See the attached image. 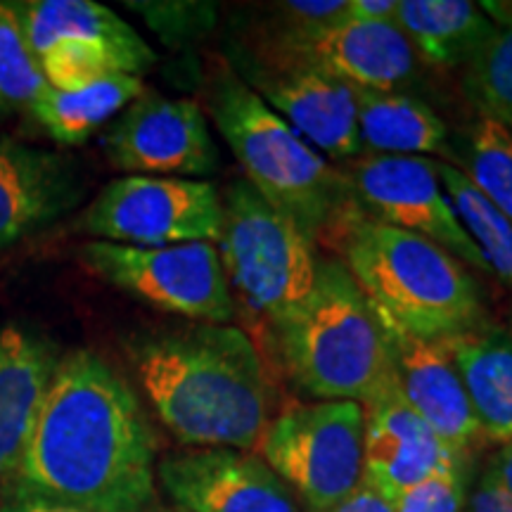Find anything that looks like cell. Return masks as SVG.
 Returning a JSON list of instances; mask_svg holds the SVG:
<instances>
[{
    "label": "cell",
    "instance_id": "1",
    "mask_svg": "<svg viewBox=\"0 0 512 512\" xmlns=\"http://www.w3.org/2000/svg\"><path fill=\"white\" fill-rule=\"evenodd\" d=\"M155 482V434L128 382L95 351L60 356L10 486L88 512H147Z\"/></svg>",
    "mask_w": 512,
    "mask_h": 512
},
{
    "label": "cell",
    "instance_id": "2",
    "mask_svg": "<svg viewBox=\"0 0 512 512\" xmlns=\"http://www.w3.org/2000/svg\"><path fill=\"white\" fill-rule=\"evenodd\" d=\"M126 358L157 418L183 444L252 451L273 420L264 361L235 325L136 332Z\"/></svg>",
    "mask_w": 512,
    "mask_h": 512
},
{
    "label": "cell",
    "instance_id": "3",
    "mask_svg": "<svg viewBox=\"0 0 512 512\" xmlns=\"http://www.w3.org/2000/svg\"><path fill=\"white\" fill-rule=\"evenodd\" d=\"M209 114L249 185L311 242L339 238L358 214L349 176L335 169L238 74L211 83Z\"/></svg>",
    "mask_w": 512,
    "mask_h": 512
},
{
    "label": "cell",
    "instance_id": "4",
    "mask_svg": "<svg viewBox=\"0 0 512 512\" xmlns=\"http://www.w3.org/2000/svg\"><path fill=\"white\" fill-rule=\"evenodd\" d=\"M344 266L377 316L425 339H446L484 323L475 275L432 240L361 211L339 233Z\"/></svg>",
    "mask_w": 512,
    "mask_h": 512
},
{
    "label": "cell",
    "instance_id": "5",
    "mask_svg": "<svg viewBox=\"0 0 512 512\" xmlns=\"http://www.w3.org/2000/svg\"><path fill=\"white\" fill-rule=\"evenodd\" d=\"M275 337L287 373L309 399L368 406L394 380L380 318L344 261H318L309 299Z\"/></svg>",
    "mask_w": 512,
    "mask_h": 512
},
{
    "label": "cell",
    "instance_id": "6",
    "mask_svg": "<svg viewBox=\"0 0 512 512\" xmlns=\"http://www.w3.org/2000/svg\"><path fill=\"white\" fill-rule=\"evenodd\" d=\"M221 200L223 230L216 247L230 290L280 332L297 318L316 283L313 242L247 178L230 183Z\"/></svg>",
    "mask_w": 512,
    "mask_h": 512
},
{
    "label": "cell",
    "instance_id": "7",
    "mask_svg": "<svg viewBox=\"0 0 512 512\" xmlns=\"http://www.w3.org/2000/svg\"><path fill=\"white\" fill-rule=\"evenodd\" d=\"M366 408L356 401H316L273 415L256 456L309 512H328L366 479Z\"/></svg>",
    "mask_w": 512,
    "mask_h": 512
},
{
    "label": "cell",
    "instance_id": "8",
    "mask_svg": "<svg viewBox=\"0 0 512 512\" xmlns=\"http://www.w3.org/2000/svg\"><path fill=\"white\" fill-rule=\"evenodd\" d=\"M50 88L74 91L110 76H143L157 55L117 12L93 0L15 3Z\"/></svg>",
    "mask_w": 512,
    "mask_h": 512
},
{
    "label": "cell",
    "instance_id": "9",
    "mask_svg": "<svg viewBox=\"0 0 512 512\" xmlns=\"http://www.w3.org/2000/svg\"><path fill=\"white\" fill-rule=\"evenodd\" d=\"M79 259L95 278L190 323L230 325L238 316L216 242L128 247L88 240Z\"/></svg>",
    "mask_w": 512,
    "mask_h": 512
},
{
    "label": "cell",
    "instance_id": "10",
    "mask_svg": "<svg viewBox=\"0 0 512 512\" xmlns=\"http://www.w3.org/2000/svg\"><path fill=\"white\" fill-rule=\"evenodd\" d=\"M76 230L128 247L219 242L223 200L209 181L121 176L98 192L76 221Z\"/></svg>",
    "mask_w": 512,
    "mask_h": 512
},
{
    "label": "cell",
    "instance_id": "11",
    "mask_svg": "<svg viewBox=\"0 0 512 512\" xmlns=\"http://www.w3.org/2000/svg\"><path fill=\"white\" fill-rule=\"evenodd\" d=\"M105 155L126 176L200 178L221 155L207 114L195 100L145 91L107 128Z\"/></svg>",
    "mask_w": 512,
    "mask_h": 512
},
{
    "label": "cell",
    "instance_id": "12",
    "mask_svg": "<svg viewBox=\"0 0 512 512\" xmlns=\"http://www.w3.org/2000/svg\"><path fill=\"white\" fill-rule=\"evenodd\" d=\"M349 183L358 207L368 209L370 219L432 240L460 264L491 273L448 200L437 162L427 157L370 155L354 164Z\"/></svg>",
    "mask_w": 512,
    "mask_h": 512
},
{
    "label": "cell",
    "instance_id": "13",
    "mask_svg": "<svg viewBox=\"0 0 512 512\" xmlns=\"http://www.w3.org/2000/svg\"><path fill=\"white\" fill-rule=\"evenodd\" d=\"M256 50L328 74L354 91L394 93L418 72V55L396 24L356 19L328 29H285L275 24Z\"/></svg>",
    "mask_w": 512,
    "mask_h": 512
},
{
    "label": "cell",
    "instance_id": "14",
    "mask_svg": "<svg viewBox=\"0 0 512 512\" xmlns=\"http://www.w3.org/2000/svg\"><path fill=\"white\" fill-rule=\"evenodd\" d=\"M238 64L240 79L320 155L332 159L361 155L354 88L256 48L247 50Z\"/></svg>",
    "mask_w": 512,
    "mask_h": 512
},
{
    "label": "cell",
    "instance_id": "15",
    "mask_svg": "<svg viewBox=\"0 0 512 512\" xmlns=\"http://www.w3.org/2000/svg\"><path fill=\"white\" fill-rule=\"evenodd\" d=\"M157 477L185 512H299L290 486L252 451L192 448L166 456Z\"/></svg>",
    "mask_w": 512,
    "mask_h": 512
},
{
    "label": "cell",
    "instance_id": "16",
    "mask_svg": "<svg viewBox=\"0 0 512 512\" xmlns=\"http://www.w3.org/2000/svg\"><path fill=\"white\" fill-rule=\"evenodd\" d=\"M377 318L403 399L451 451L467 456L482 432L446 342L411 335L387 318Z\"/></svg>",
    "mask_w": 512,
    "mask_h": 512
},
{
    "label": "cell",
    "instance_id": "17",
    "mask_svg": "<svg viewBox=\"0 0 512 512\" xmlns=\"http://www.w3.org/2000/svg\"><path fill=\"white\" fill-rule=\"evenodd\" d=\"M363 408H366V441H363L366 482L392 501L415 484L425 482L427 477L467 458L451 451L408 406L396 380L389 382V387Z\"/></svg>",
    "mask_w": 512,
    "mask_h": 512
},
{
    "label": "cell",
    "instance_id": "18",
    "mask_svg": "<svg viewBox=\"0 0 512 512\" xmlns=\"http://www.w3.org/2000/svg\"><path fill=\"white\" fill-rule=\"evenodd\" d=\"M83 197L72 159L0 138V249L41 233Z\"/></svg>",
    "mask_w": 512,
    "mask_h": 512
},
{
    "label": "cell",
    "instance_id": "19",
    "mask_svg": "<svg viewBox=\"0 0 512 512\" xmlns=\"http://www.w3.org/2000/svg\"><path fill=\"white\" fill-rule=\"evenodd\" d=\"M60 354L41 335L0 328V477L15 479Z\"/></svg>",
    "mask_w": 512,
    "mask_h": 512
},
{
    "label": "cell",
    "instance_id": "20",
    "mask_svg": "<svg viewBox=\"0 0 512 512\" xmlns=\"http://www.w3.org/2000/svg\"><path fill=\"white\" fill-rule=\"evenodd\" d=\"M465 384L467 399L484 439L512 441V332L477 325L444 339Z\"/></svg>",
    "mask_w": 512,
    "mask_h": 512
},
{
    "label": "cell",
    "instance_id": "21",
    "mask_svg": "<svg viewBox=\"0 0 512 512\" xmlns=\"http://www.w3.org/2000/svg\"><path fill=\"white\" fill-rule=\"evenodd\" d=\"M396 27L434 67H465L496 34L484 5L470 0H399Z\"/></svg>",
    "mask_w": 512,
    "mask_h": 512
},
{
    "label": "cell",
    "instance_id": "22",
    "mask_svg": "<svg viewBox=\"0 0 512 512\" xmlns=\"http://www.w3.org/2000/svg\"><path fill=\"white\" fill-rule=\"evenodd\" d=\"M361 150L375 157H451L448 128L430 105L408 93L354 91Z\"/></svg>",
    "mask_w": 512,
    "mask_h": 512
},
{
    "label": "cell",
    "instance_id": "23",
    "mask_svg": "<svg viewBox=\"0 0 512 512\" xmlns=\"http://www.w3.org/2000/svg\"><path fill=\"white\" fill-rule=\"evenodd\" d=\"M145 93L138 76H110L74 91L46 88L31 105L36 124L60 145H81Z\"/></svg>",
    "mask_w": 512,
    "mask_h": 512
},
{
    "label": "cell",
    "instance_id": "24",
    "mask_svg": "<svg viewBox=\"0 0 512 512\" xmlns=\"http://www.w3.org/2000/svg\"><path fill=\"white\" fill-rule=\"evenodd\" d=\"M496 34L465 64L463 93L479 117L512 131V3H484Z\"/></svg>",
    "mask_w": 512,
    "mask_h": 512
},
{
    "label": "cell",
    "instance_id": "25",
    "mask_svg": "<svg viewBox=\"0 0 512 512\" xmlns=\"http://www.w3.org/2000/svg\"><path fill=\"white\" fill-rule=\"evenodd\" d=\"M437 171L448 200L489 264V271L512 287V221L505 219L456 166L437 162Z\"/></svg>",
    "mask_w": 512,
    "mask_h": 512
},
{
    "label": "cell",
    "instance_id": "26",
    "mask_svg": "<svg viewBox=\"0 0 512 512\" xmlns=\"http://www.w3.org/2000/svg\"><path fill=\"white\" fill-rule=\"evenodd\" d=\"M453 164L505 219L512 221V131L477 117Z\"/></svg>",
    "mask_w": 512,
    "mask_h": 512
},
{
    "label": "cell",
    "instance_id": "27",
    "mask_svg": "<svg viewBox=\"0 0 512 512\" xmlns=\"http://www.w3.org/2000/svg\"><path fill=\"white\" fill-rule=\"evenodd\" d=\"M48 88L31 50L15 3H0V102L10 112H29Z\"/></svg>",
    "mask_w": 512,
    "mask_h": 512
},
{
    "label": "cell",
    "instance_id": "28",
    "mask_svg": "<svg viewBox=\"0 0 512 512\" xmlns=\"http://www.w3.org/2000/svg\"><path fill=\"white\" fill-rule=\"evenodd\" d=\"M467 458L446 467L394 501V512H465L467 505Z\"/></svg>",
    "mask_w": 512,
    "mask_h": 512
},
{
    "label": "cell",
    "instance_id": "29",
    "mask_svg": "<svg viewBox=\"0 0 512 512\" xmlns=\"http://www.w3.org/2000/svg\"><path fill=\"white\" fill-rule=\"evenodd\" d=\"M140 12L166 43L200 38L214 27L216 8L211 3H128Z\"/></svg>",
    "mask_w": 512,
    "mask_h": 512
},
{
    "label": "cell",
    "instance_id": "30",
    "mask_svg": "<svg viewBox=\"0 0 512 512\" xmlns=\"http://www.w3.org/2000/svg\"><path fill=\"white\" fill-rule=\"evenodd\" d=\"M273 10L285 29H328L351 19L349 0H287Z\"/></svg>",
    "mask_w": 512,
    "mask_h": 512
},
{
    "label": "cell",
    "instance_id": "31",
    "mask_svg": "<svg viewBox=\"0 0 512 512\" xmlns=\"http://www.w3.org/2000/svg\"><path fill=\"white\" fill-rule=\"evenodd\" d=\"M467 512H512V496L503 489L494 472L486 467L479 482L467 496Z\"/></svg>",
    "mask_w": 512,
    "mask_h": 512
},
{
    "label": "cell",
    "instance_id": "32",
    "mask_svg": "<svg viewBox=\"0 0 512 512\" xmlns=\"http://www.w3.org/2000/svg\"><path fill=\"white\" fill-rule=\"evenodd\" d=\"M328 512H394V501L363 479L356 491H351L344 501L332 505Z\"/></svg>",
    "mask_w": 512,
    "mask_h": 512
},
{
    "label": "cell",
    "instance_id": "33",
    "mask_svg": "<svg viewBox=\"0 0 512 512\" xmlns=\"http://www.w3.org/2000/svg\"><path fill=\"white\" fill-rule=\"evenodd\" d=\"M0 512H88V510L48 501V498L29 494V491L19 489V486H10L8 494L3 498V503H0Z\"/></svg>",
    "mask_w": 512,
    "mask_h": 512
},
{
    "label": "cell",
    "instance_id": "34",
    "mask_svg": "<svg viewBox=\"0 0 512 512\" xmlns=\"http://www.w3.org/2000/svg\"><path fill=\"white\" fill-rule=\"evenodd\" d=\"M351 19L368 24H396L399 0H349Z\"/></svg>",
    "mask_w": 512,
    "mask_h": 512
},
{
    "label": "cell",
    "instance_id": "35",
    "mask_svg": "<svg viewBox=\"0 0 512 512\" xmlns=\"http://www.w3.org/2000/svg\"><path fill=\"white\" fill-rule=\"evenodd\" d=\"M486 467L494 472L498 482L503 484V489L512 496V441L510 444H503L501 448H498L496 456L489 460V465Z\"/></svg>",
    "mask_w": 512,
    "mask_h": 512
},
{
    "label": "cell",
    "instance_id": "36",
    "mask_svg": "<svg viewBox=\"0 0 512 512\" xmlns=\"http://www.w3.org/2000/svg\"><path fill=\"white\" fill-rule=\"evenodd\" d=\"M10 114H12V112L8 110V107H5V105H3V102H0V119H8V117H10Z\"/></svg>",
    "mask_w": 512,
    "mask_h": 512
},
{
    "label": "cell",
    "instance_id": "37",
    "mask_svg": "<svg viewBox=\"0 0 512 512\" xmlns=\"http://www.w3.org/2000/svg\"><path fill=\"white\" fill-rule=\"evenodd\" d=\"M178 512H185V510H178Z\"/></svg>",
    "mask_w": 512,
    "mask_h": 512
}]
</instances>
